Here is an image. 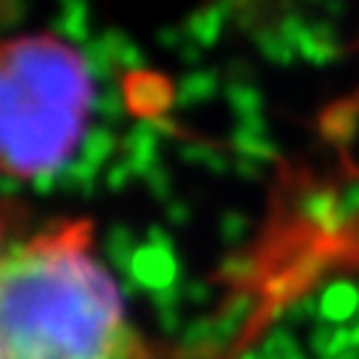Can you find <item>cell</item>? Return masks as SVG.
Listing matches in <instances>:
<instances>
[{
	"label": "cell",
	"mask_w": 359,
	"mask_h": 359,
	"mask_svg": "<svg viewBox=\"0 0 359 359\" xmlns=\"http://www.w3.org/2000/svg\"><path fill=\"white\" fill-rule=\"evenodd\" d=\"M94 105L91 68L51 34L0 43V172L40 178L79 144Z\"/></svg>",
	"instance_id": "2"
},
{
	"label": "cell",
	"mask_w": 359,
	"mask_h": 359,
	"mask_svg": "<svg viewBox=\"0 0 359 359\" xmlns=\"http://www.w3.org/2000/svg\"><path fill=\"white\" fill-rule=\"evenodd\" d=\"M0 359H150L88 221L46 226L0 257Z\"/></svg>",
	"instance_id": "1"
}]
</instances>
